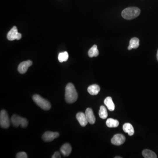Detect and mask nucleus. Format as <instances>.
<instances>
[{"label": "nucleus", "mask_w": 158, "mask_h": 158, "mask_svg": "<svg viewBox=\"0 0 158 158\" xmlns=\"http://www.w3.org/2000/svg\"><path fill=\"white\" fill-rule=\"evenodd\" d=\"M78 94L74 86L72 83H69L66 87L65 99L69 104L74 103L77 100Z\"/></svg>", "instance_id": "1"}, {"label": "nucleus", "mask_w": 158, "mask_h": 158, "mask_svg": "<svg viewBox=\"0 0 158 158\" xmlns=\"http://www.w3.org/2000/svg\"><path fill=\"white\" fill-rule=\"evenodd\" d=\"M141 10L137 7H129L124 9L122 12V16L124 19L131 20L135 19L140 14Z\"/></svg>", "instance_id": "2"}, {"label": "nucleus", "mask_w": 158, "mask_h": 158, "mask_svg": "<svg viewBox=\"0 0 158 158\" xmlns=\"http://www.w3.org/2000/svg\"><path fill=\"white\" fill-rule=\"evenodd\" d=\"M33 99L35 103L43 110H48L51 108L50 102L38 94L33 95Z\"/></svg>", "instance_id": "3"}, {"label": "nucleus", "mask_w": 158, "mask_h": 158, "mask_svg": "<svg viewBox=\"0 0 158 158\" xmlns=\"http://www.w3.org/2000/svg\"><path fill=\"white\" fill-rule=\"evenodd\" d=\"M11 121L14 126L16 127L20 125L22 128H25L27 126L28 124L27 120L26 119L16 115H14L12 116Z\"/></svg>", "instance_id": "4"}, {"label": "nucleus", "mask_w": 158, "mask_h": 158, "mask_svg": "<svg viewBox=\"0 0 158 158\" xmlns=\"http://www.w3.org/2000/svg\"><path fill=\"white\" fill-rule=\"evenodd\" d=\"M10 120L6 111L2 110L0 113V125L2 128L7 129L10 126Z\"/></svg>", "instance_id": "5"}, {"label": "nucleus", "mask_w": 158, "mask_h": 158, "mask_svg": "<svg viewBox=\"0 0 158 158\" xmlns=\"http://www.w3.org/2000/svg\"><path fill=\"white\" fill-rule=\"evenodd\" d=\"M7 37L8 40L11 41L15 40H19L22 38V35L20 33L18 32L17 27L15 26L8 32Z\"/></svg>", "instance_id": "6"}, {"label": "nucleus", "mask_w": 158, "mask_h": 158, "mask_svg": "<svg viewBox=\"0 0 158 158\" xmlns=\"http://www.w3.org/2000/svg\"><path fill=\"white\" fill-rule=\"evenodd\" d=\"M126 138L124 135L121 134H116L112 138L111 142L113 145L119 146L124 143Z\"/></svg>", "instance_id": "7"}, {"label": "nucleus", "mask_w": 158, "mask_h": 158, "mask_svg": "<svg viewBox=\"0 0 158 158\" xmlns=\"http://www.w3.org/2000/svg\"><path fill=\"white\" fill-rule=\"evenodd\" d=\"M59 136V134L58 132L47 131L42 136V139L46 142L52 141L55 138Z\"/></svg>", "instance_id": "8"}, {"label": "nucleus", "mask_w": 158, "mask_h": 158, "mask_svg": "<svg viewBox=\"0 0 158 158\" xmlns=\"http://www.w3.org/2000/svg\"><path fill=\"white\" fill-rule=\"evenodd\" d=\"M33 62L31 60H27L21 62L18 66V70L19 73L24 74L27 71L29 67L32 66Z\"/></svg>", "instance_id": "9"}, {"label": "nucleus", "mask_w": 158, "mask_h": 158, "mask_svg": "<svg viewBox=\"0 0 158 158\" xmlns=\"http://www.w3.org/2000/svg\"><path fill=\"white\" fill-rule=\"evenodd\" d=\"M85 115L87 121L89 124H93L95 123L96 119H95V116L92 108H87L86 110Z\"/></svg>", "instance_id": "10"}, {"label": "nucleus", "mask_w": 158, "mask_h": 158, "mask_svg": "<svg viewBox=\"0 0 158 158\" xmlns=\"http://www.w3.org/2000/svg\"><path fill=\"white\" fill-rule=\"evenodd\" d=\"M76 119L81 126L85 127L87 124L88 122L86 117L85 114L80 112L76 114Z\"/></svg>", "instance_id": "11"}, {"label": "nucleus", "mask_w": 158, "mask_h": 158, "mask_svg": "<svg viewBox=\"0 0 158 158\" xmlns=\"http://www.w3.org/2000/svg\"><path fill=\"white\" fill-rule=\"evenodd\" d=\"M71 146L68 143L64 144L60 148V151L64 156H68L72 152Z\"/></svg>", "instance_id": "12"}, {"label": "nucleus", "mask_w": 158, "mask_h": 158, "mask_svg": "<svg viewBox=\"0 0 158 158\" xmlns=\"http://www.w3.org/2000/svg\"><path fill=\"white\" fill-rule=\"evenodd\" d=\"M139 40L137 37H134L131 39L130 41V45L128 47V50H131L132 49L138 48L139 46Z\"/></svg>", "instance_id": "13"}, {"label": "nucleus", "mask_w": 158, "mask_h": 158, "mask_svg": "<svg viewBox=\"0 0 158 158\" xmlns=\"http://www.w3.org/2000/svg\"><path fill=\"white\" fill-rule=\"evenodd\" d=\"M104 103L109 111H113L115 110V106L111 97H107L104 101Z\"/></svg>", "instance_id": "14"}, {"label": "nucleus", "mask_w": 158, "mask_h": 158, "mask_svg": "<svg viewBox=\"0 0 158 158\" xmlns=\"http://www.w3.org/2000/svg\"><path fill=\"white\" fill-rule=\"evenodd\" d=\"M100 91L99 86L97 85H93L90 86L87 88V91L92 95H97Z\"/></svg>", "instance_id": "15"}, {"label": "nucleus", "mask_w": 158, "mask_h": 158, "mask_svg": "<svg viewBox=\"0 0 158 158\" xmlns=\"http://www.w3.org/2000/svg\"><path fill=\"white\" fill-rule=\"evenodd\" d=\"M123 130L124 131L128 134L130 136H132L134 133L133 127L130 123H126L123 125Z\"/></svg>", "instance_id": "16"}, {"label": "nucleus", "mask_w": 158, "mask_h": 158, "mask_svg": "<svg viewBox=\"0 0 158 158\" xmlns=\"http://www.w3.org/2000/svg\"><path fill=\"white\" fill-rule=\"evenodd\" d=\"M142 155L145 158H156L157 157L156 154L152 151L149 149H145L142 152Z\"/></svg>", "instance_id": "17"}, {"label": "nucleus", "mask_w": 158, "mask_h": 158, "mask_svg": "<svg viewBox=\"0 0 158 158\" xmlns=\"http://www.w3.org/2000/svg\"><path fill=\"white\" fill-rule=\"evenodd\" d=\"M107 126L109 128H115L117 127L119 125V122L116 120L112 118H109L106 122Z\"/></svg>", "instance_id": "18"}, {"label": "nucleus", "mask_w": 158, "mask_h": 158, "mask_svg": "<svg viewBox=\"0 0 158 158\" xmlns=\"http://www.w3.org/2000/svg\"><path fill=\"white\" fill-rule=\"evenodd\" d=\"M88 55L91 58L97 57L99 55V52L98 49V47L96 45H94L92 48L89 50L88 52Z\"/></svg>", "instance_id": "19"}, {"label": "nucleus", "mask_w": 158, "mask_h": 158, "mask_svg": "<svg viewBox=\"0 0 158 158\" xmlns=\"http://www.w3.org/2000/svg\"><path fill=\"white\" fill-rule=\"evenodd\" d=\"M99 115L100 117L102 119H106L108 116L107 111L106 108L104 106H101L99 111Z\"/></svg>", "instance_id": "20"}, {"label": "nucleus", "mask_w": 158, "mask_h": 158, "mask_svg": "<svg viewBox=\"0 0 158 158\" xmlns=\"http://www.w3.org/2000/svg\"><path fill=\"white\" fill-rule=\"evenodd\" d=\"M69 54L67 52L60 53L58 56V59L60 62H66L68 59Z\"/></svg>", "instance_id": "21"}, {"label": "nucleus", "mask_w": 158, "mask_h": 158, "mask_svg": "<svg viewBox=\"0 0 158 158\" xmlns=\"http://www.w3.org/2000/svg\"><path fill=\"white\" fill-rule=\"evenodd\" d=\"M16 157L17 158H27V155L25 152H20L16 155Z\"/></svg>", "instance_id": "22"}, {"label": "nucleus", "mask_w": 158, "mask_h": 158, "mask_svg": "<svg viewBox=\"0 0 158 158\" xmlns=\"http://www.w3.org/2000/svg\"><path fill=\"white\" fill-rule=\"evenodd\" d=\"M61 157L60 154L58 152H55L52 156V158H60Z\"/></svg>", "instance_id": "23"}, {"label": "nucleus", "mask_w": 158, "mask_h": 158, "mask_svg": "<svg viewBox=\"0 0 158 158\" xmlns=\"http://www.w3.org/2000/svg\"><path fill=\"white\" fill-rule=\"evenodd\" d=\"M157 60H158V51H157Z\"/></svg>", "instance_id": "24"}, {"label": "nucleus", "mask_w": 158, "mask_h": 158, "mask_svg": "<svg viewBox=\"0 0 158 158\" xmlns=\"http://www.w3.org/2000/svg\"><path fill=\"white\" fill-rule=\"evenodd\" d=\"M122 157H118V156H117V157H115V158H122Z\"/></svg>", "instance_id": "25"}]
</instances>
